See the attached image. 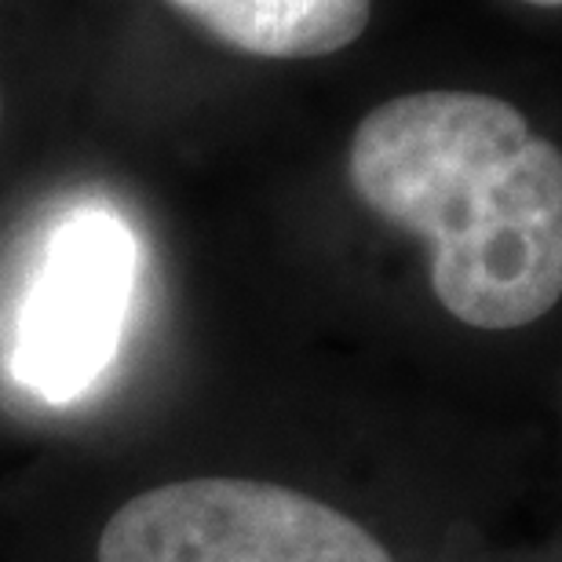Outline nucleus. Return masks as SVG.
<instances>
[{"label": "nucleus", "instance_id": "obj_1", "mask_svg": "<svg viewBox=\"0 0 562 562\" xmlns=\"http://www.w3.org/2000/svg\"><path fill=\"white\" fill-rule=\"evenodd\" d=\"M355 194L431 249L457 322L519 329L562 296V150L497 95L427 88L380 103L347 150Z\"/></svg>", "mask_w": 562, "mask_h": 562}, {"label": "nucleus", "instance_id": "obj_2", "mask_svg": "<svg viewBox=\"0 0 562 562\" xmlns=\"http://www.w3.org/2000/svg\"><path fill=\"white\" fill-rule=\"evenodd\" d=\"M95 562H395L366 526L260 479H179L132 497Z\"/></svg>", "mask_w": 562, "mask_h": 562}, {"label": "nucleus", "instance_id": "obj_3", "mask_svg": "<svg viewBox=\"0 0 562 562\" xmlns=\"http://www.w3.org/2000/svg\"><path fill=\"white\" fill-rule=\"evenodd\" d=\"M128 231L106 212H81L55 238L19 329V373L44 398H74L103 373L132 292Z\"/></svg>", "mask_w": 562, "mask_h": 562}, {"label": "nucleus", "instance_id": "obj_4", "mask_svg": "<svg viewBox=\"0 0 562 562\" xmlns=\"http://www.w3.org/2000/svg\"><path fill=\"white\" fill-rule=\"evenodd\" d=\"M201 30L256 59H318L366 33L373 0H168Z\"/></svg>", "mask_w": 562, "mask_h": 562}, {"label": "nucleus", "instance_id": "obj_5", "mask_svg": "<svg viewBox=\"0 0 562 562\" xmlns=\"http://www.w3.org/2000/svg\"><path fill=\"white\" fill-rule=\"evenodd\" d=\"M526 4H541V8H562V0H526Z\"/></svg>", "mask_w": 562, "mask_h": 562}, {"label": "nucleus", "instance_id": "obj_6", "mask_svg": "<svg viewBox=\"0 0 562 562\" xmlns=\"http://www.w3.org/2000/svg\"><path fill=\"white\" fill-rule=\"evenodd\" d=\"M0 114H4V103H0Z\"/></svg>", "mask_w": 562, "mask_h": 562}]
</instances>
